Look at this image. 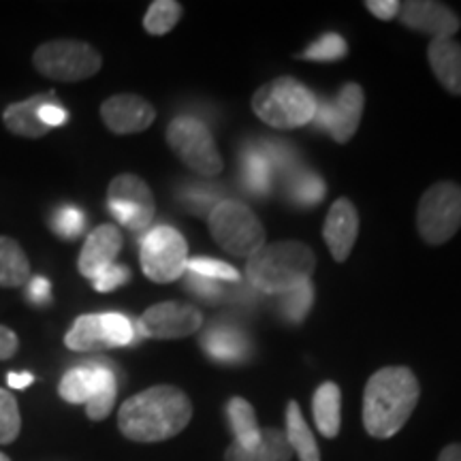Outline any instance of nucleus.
Here are the masks:
<instances>
[{
    "mask_svg": "<svg viewBox=\"0 0 461 461\" xmlns=\"http://www.w3.org/2000/svg\"><path fill=\"white\" fill-rule=\"evenodd\" d=\"M203 325V316L188 303L163 302L148 308L137 321V331L152 339H180L197 333Z\"/></svg>",
    "mask_w": 461,
    "mask_h": 461,
    "instance_id": "ddd939ff",
    "label": "nucleus"
},
{
    "mask_svg": "<svg viewBox=\"0 0 461 461\" xmlns=\"http://www.w3.org/2000/svg\"><path fill=\"white\" fill-rule=\"evenodd\" d=\"M316 257L302 241H278L263 246L246 263V278L267 295H282L312 278Z\"/></svg>",
    "mask_w": 461,
    "mask_h": 461,
    "instance_id": "7ed1b4c3",
    "label": "nucleus"
},
{
    "mask_svg": "<svg viewBox=\"0 0 461 461\" xmlns=\"http://www.w3.org/2000/svg\"><path fill=\"white\" fill-rule=\"evenodd\" d=\"M420 395L412 370L391 366L378 370L363 391V425L372 438L395 436L408 423Z\"/></svg>",
    "mask_w": 461,
    "mask_h": 461,
    "instance_id": "f03ea898",
    "label": "nucleus"
},
{
    "mask_svg": "<svg viewBox=\"0 0 461 461\" xmlns=\"http://www.w3.org/2000/svg\"><path fill=\"white\" fill-rule=\"evenodd\" d=\"M325 182L321 180V176H316L312 171H295V176L291 177L288 184V197L293 203L302 207H312L321 203L325 197Z\"/></svg>",
    "mask_w": 461,
    "mask_h": 461,
    "instance_id": "cd10ccee",
    "label": "nucleus"
},
{
    "mask_svg": "<svg viewBox=\"0 0 461 461\" xmlns=\"http://www.w3.org/2000/svg\"><path fill=\"white\" fill-rule=\"evenodd\" d=\"M241 184L248 193L257 194V197H265L269 194L274 184V167L265 158V154L258 149V146H246L241 149Z\"/></svg>",
    "mask_w": 461,
    "mask_h": 461,
    "instance_id": "5701e85b",
    "label": "nucleus"
},
{
    "mask_svg": "<svg viewBox=\"0 0 461 461\" xmlns=\"http://www.w3.org/2000/svg\"><path fill=\"white\" fill-rule=\"evenodd\" d=\"M31 297L34 303H48L51 297V286L45 278L31 280Z\"/></svg>",
    "mask_w": 461,
    "mask_h": 461,
    "instance_id": "79ce46f5",
    "label": "nucleus"
},
{
    "mask_svg": "<svg viewBox=\"0 0 461 461\" xmlns=\"http://www.w3.org/2000/svg\"><path fill=\"white\" fill-rule=\"evenodd\" d=\"M400 5L397 0H367L366 7L370 9L372 15H376L378 20H393L400 14Z\"/></svg>",
    "mask_w": 461,
    "mask_h": 461,
    "instance_id": "ea45409f",
    "label": "nucleus"
},
{
    "mask_svg": "<svg viewBox=\"0 0 461 461\" xmlns=\"http://www.w3.org/2000/svg\"><path fill=\"white\" fill-rule=\"evenodd\" d=\"M17 348H20V338L14 330L0 325V361H7L15 357Z\"/></svg>",
    "mask_w": 461,
    "mask_h": 461,
    "instance_id": "a19ab883",
    "label": "nucleus"
},
{
    "mask_svg": "<svg viewBox=\"0 0 461 461\" xmlns=\"http://www.w3.org/2000/svg\"><path fill=\"white\" fill-rule=\"evenodd\" d=\"M103 319V327H105L107 339L112 344V348H118V346H131L137 339V331L135 325L126 319L124 314H101Z\"/></svg>",
    "mask_w": 461,
    "mask_h": 461,
    "instance_id": "72a5a7b5",
    "label": "nucleus"
},
{
    "mask_svg": "<svg viewBox=\"0 0 461 461\" xmlns=\"http://www.w3.org/2000/svg\"><path fill=\"white\" fill-rule=\"evenodd\" d=\"M140 261L143 274L152 282L167 285L180 280L188 267V244L180 230L154 227L143 233L140 244Z\"/></svg>",
    "mask_w": 461,
    "mask_h": 461,
    "instance_id": "9d476101",
    "label": "nucleus"
},
{
    "mask_svg": "<svg viewBox=\"0 0 461 461\" xmlns=\"http://www.w3.org/2000/svg\"><path fill=\"white\" fill-rule=\"evenodd\" d=\"M286 440L293 453H297L299 461H321V451L316 445L312 429L305 423L302 408L297 402H288L286 406Z\"/></svg>",
    "mask_w": 461,
    "mask_h": 461,
    "instance_id": "bb28decb",
    "label": "nucleus"
},
{
    "mask_svg": "<svg viewBox=\"0 0 461 461\" xmlns=\"http://www.w3.org/2000/svg\"><path fill=\"white\" fill-rule=\"evenodd\" d=\"M417 229L429 246L447 244L461 229V186L438 182L425 190L417 207Z\"/></svg>",
    "mask_w": 461,
    "mask_h": 461,
    "instance_id": "1a4fd4ad",
    "label": "nucleus"
},
{
    "mask_svg": "<svg viewBox=\"0 0 461 461\" xmlns=\"http://www.w3.org/2000/svg\"><path fill=\"white\" fill-rule=\"evenodd\" d=\"M182 17V5L176 0H157L149 5L146 17H143V28L148 34L160 37L176 28Z\"/></svg>",
    "mask_w": 461,
    "mask_h": 461,
    "instance_id": "c85d7f7f",
    "label": "nucleus"
},
{
    "mask_svg": "<svg viewBox=\"0 0 461 461\" xmlns=\"http://www.w3.org/2000/svg\"><path fill=\"white\" fill-rule=\"evenodd\" d=\"M101 118L115 135H135L148 131L157 120V109L140 95H113L101 105Z\"/></svg>",
    "mask_w": 461,
    "mask_h": 461,
    "instance_id": "2eb2a0df",
    "label": "nucleus"
},
{
    "mask_svg": "<svg viewBox=\"0 0 461 461\" xmlns=\"http://www.w3.org/2000/svg\"><path fill=\"white\" fill-rule=\"evenodd\" d=\"M438 461H461V445H448L447 448H442Z\"/></svg>",
    "mask_w": 461,
    "mask_h": 461,
    "instance_id": "c03bdc74",
    "label": "nucleus"
},
{
    "mask_svg": "<svg viewBox=\"0 0 461 461\" xmlns=\"http://www.w3.org/2000/svg\"><path fill=\"white\" fill-rule=\"evenodd\" d=\"M50 103H60L56 99L54 92H41V95H34L31 99L11 103L5 107L3 112V122L7 126L9 132H14L17 137H26V140H39L45 137L51 131L50 126H45L39 118L43 105Z\"/></svg>",
    "mask_w": 461,
    "mask_h": 461,
    "instance_id": "a211bd4d",
    "label": "nucleus"
},
{
    "mask_svg": "<svg viewBox=\"0 0 461 461\" xmlns=\"http://www.w3.org/2000/svg\"><path fill=\"white\" fill-rule=\"evenodd\" d=\"M51 229H54L60 238L75 240L84 233L86 216L77 210V207L67 205L62 207V210H58L54 218H51Z\"/></svg>",
    "mask_w": 461,
    "mask_h": 461,
    "instance_id": "f704fd0d",
    "label": "nucleus"
},
{
    "mask_svg": "<svg viewBox=\"0 0 461 461\" xmlns=\"http://www.w3.org/2000/svg\"><path fill=\"white\" fill-rule=\"evenodd\" d=\"M280 299V312L286 321L291 322H302L308 316L310 310L314 305V286L312 282H303L291 291L278 295Z\"/></svg>",
    "mask_w": 461,
    "mask_h": 461,
    "instance_id": "c756f323",
    "label": "nucleus"
},
{
    "mask_svg": "<svg viewBox=\"0 0 461 461\" xmlns=\"http://www.w3.org/2000/svg\"><path fill=\"white\" fill-rule=\"evenodd\" d=\"M342 393L336 383H322L316 389L314 400H312V411L316 428L325 438H336L339 434V425H342Z\"/></svg>",
    "mask_w": 461,
    "mask_h": 461,
    "instance_id": "b1692460",
    "label": "nucleus"
},
{
    "mask_svg": "<svg viewBox=\"0 0 461 461\" xmlns=\"http://www.w3.org/2000/svg\"><path fill=\"white\" fill-rule=\"evenodd\" d=\"M186 272H188V269H186ZM186 288L190 293H194L197 297L205 299V302H218V299H221L222 293H224L222 282L205 278V276H199V274H193V272L186 274Z\"/></svg>",
    "mask_w": 461,
    "mask_h": 461,
    "instance_id": "4c0bfd02",
    "label": "nucleus"
},
{
    "mask_svg": "<svg viewBox=\"0 0 461 461\" xmlns=\"http://www.w3.org/2000/svg\"><path fill=\"white\" fill-rule=\"evenodd\" d=\"M167 143L188 169L203 177H214L224 169L214 137L201 120L193 115H177L167 126Z\"/></svg>",
    "mask_w": 461,
    "mask_h": 461,
    "instance_id": "6e6552de",
    "label": "nucleus"
},
{
    "mask_svg": "<svg viewBox=\"0 0 461 461\" xmlns=\"http://www.w3.org/2000/svg\"><path fill=\"white\" fill-rule=\"evenodd\" d=\"M319 99L308 86L293 77H278L263 84L252 96V112L274 129L291 131L310 124Z\"/></svg>",
    "mask_w": 461,
    "mask_h": 461,
    "instance_id": "20e7f679",
    "label": "nucleus"
},
{
    "mask_svg": "<svg viewBox=\"0 0 461 461\" xmlns=\"http://www.w3.org/2000/svg\"><path fill=\"white\" fill-rule=\"evenodd\" d=\"M32 65L43 77L54 82H84L101 71L103 58L86 41L75 39H56L41 43L32 54Z\"/></svg>",
    "mask_w": 461,
    "mask_h": 461,
    "instance_id": "423d86ee",
    "label": "nucleus"
},
{
    "mask_svg": "<svg viewBox=\"0 0 461 461\" xmlns=\"http://www.w3.org/2000/svg\"><path fill=\"white\" fill-rule=\"evenodd\" d=\"M22 431V414L14 393L0 389V445H11Z\"/></svg>",
    "mask_w": 461,
    "mask_h": 461,
    "instance_id": "2f4dec72",
    "label": "nucleus"
},
{
    "mask_svg": "<svg viewBox=\"0 0 461 461\" xmlns=\"http://www.w3.org/2000/svg\"><path fill=\"white\" fill-rule=\"evenodd\" d=\"M58 393L68 403H86L92 420L107 419L118 397V378L105 366H79L68 370L58 384Z\"/></svg>",
    "mask_w": 461,
    "mask_h": 461,
    "instance_id": "0eeeda50",
    "label": "nucleus"
},
{
    "mask_svg": "<svg viewBox=\"0 0 461 461\" xmlns=\"http://www.w3.org/2000/svg\"><path fill=\"white\" fill-rule=\"evenodd\" d=\"M41 122L50 129H56V126H62L68 120V113L65 112V107L60 103H50V105L41 107V113H39Z\"/></svg>",
    "mask_w": 461,
    "mask_h": 461,
    "instance_id": "58836bf2",
    "label": "nucleus"
},
{
    "mask_svg": "<svg viewBox=\"0 0 461 461\" xmlns=\"http://www.w3.org/2000/svg\"><path fill=\"white\" fill-rule=\"evenodd\" d=\"M122 250V233L115 224H101L86 238V244L79 252V274L86 280H95L103 269L115 263V257Z\"/></svg>",
    "mask_w": 461,
    "mask_h": 461,
    "instance_id": "dca6fc26",
    "label": "nucleus"
},
{
    "mask_svg": "<svg viewBox=\"0 0 461 461\" xmlns=\"http://www.w3.org/2000/svg\"><path fill=\"white\" fill-rule=\"evenodd\" d=\"M107 210L122 227L135 233H146L154 222L157 203L146 180L135 173H122L109 182Z\"/></svg>",
    "mask_w": 461,
    "mask_h": 461,
    "instance_id": "9b49d317",
    "label": "nucleus"
},
{
    "mask_svg": "<svg viewBox=\"0 0 461 461\" xmlns=\"http://www.w3.org/2000/svg\"><path fill=\"white\" fill-rule=\"evenodd\" d=\"M258 149L265 154V158L269 160V165L274 167V171H291L295 167L297 152L291 148V143L286 141H261Z\"/></svg>",
    "mask_w": 461,
    "mask_h": 461,
    "instance_id": "c9c22d12",
    "label": "nucleus"
},
{
    "mask_svg": "<svg viewBox=\"0 0 461 461\" xmlns=\"http://www.w3.org/2000/svg\"><path fill=\"white\" fill-rule=\"evenodd\" d=\"M227 414L235 436V445L246 448V451L257 448L261 442V428H258L255 408L250 406V402H246L244 397H233L227 403Z\"/></svg>",
    "mask_w": 461,
    "mask_h": 461,
    "instance_id": "a878e982",
    "label": "nucleus"
},
{
    "mask_svg": "<svg viewBox=\"0 0 461 461\" xmlns=\"http://www.w3.org/2000/svg\"><path fill=\"white\" fill-rule=\"evenodd\" d=\"M193 403L182 389L157 384L120 406L118 429L132 442H163L186 429Z\"/></svg>",
    "mask_w": 461,
    "mask_h": 461,
    "instance_id": "f257e3e1",
    "label": "nucleus"
},
{
    "mask_svg": "<svg viewBox=\"0 0 461 461\" xmlns=\"http://www.w3.org/2000/svg\"><path fill=\"white\" fill-rule=\"evenodd\" d=\"M129 280H131V269L126 267V265L113 263L109 265L107 269H103V272L92 280V286H95V291L99 293H112L115 288L124 286Z\"/></svg>",
    "mask_w": 461,
    "mask_h": 461,
    "instance_id": "e433bc0d",
    "label": "nucleus"
},
{
    "mask_svg": "<svg viewBox=\"0 0 461 461\" xmlns=\"http://www.w3.org/2000/svg\"><path fill=\"white\" fill-rule=\"evenodd\" d=\"M357 235H359V214L355 205L348 199H338L322 224V238L338 263H344L350 257Z\"/></svg>",
    "mask_w": 461,
    "mask_h": 461,
    "instance_id": "f3484780",
    "label": "nucleus"
},
{
    "mask_svg": "<svg viewBox=\"0 0 461 461\" xmlns=\"http://www.w3.org/2000/svg\"><path fill=\"white\" fill-rule=\"evenodd\" d=\"M31 282V261L15 240L0 235V288H17Z\"/></svg>",
    "mask_w": 461,
    "mask_h": 461,
    "instance_id": "393cba45",
    "label": "nucleus"
},
{
    "mask_svg": "<svg viewBox=\"0 0 461 461\" xmlns=\"http://www.w3.org/2000/svg\"><path fill=\"white\" fill-rule=\"evenodd\" d=\"M65 344L75 353H96L112 348L101 314H82L75 319L71 330L67 331Z\"/></svg>",
    "mask_w": 461,
    "mask_h": 461,
    "instance_id": "4be33fe9",
    "label": "nucleus"
},
{
    "mask_svg": "<svg viewBox=\"0 0 461 461\" xmlns=\"http://www.w3.org/2000/svg\"><path fill=\"white\" fill-rule=\"evenodd\" d=\"M210 233L229 255L250 258L265 246V229L250 207L235 199L218 201L210 210Z\"/></svg>",
    "mask_w": 461,
    "mask_h": 461,
    "instance_id": "39448f33",
    "label": "nucleus"
},
{
    "mask_svg": "<svg viewBox=\"0 0 461 461\" xmlns=\"http://www.w3.org/2000/svg\"><path fill=\"white\" fill-rule=\"evenodd\" d=\"M203 353L218 363H241L250 355V339L230 325H214L201 336Z\"/></svg>",
    "mask_w": 461,
    "mask_h": 461,
    "instance_id": "6ab92c4d",
    "label": "nucleus"
},
{
    "mask_svg": "<svg viewBox=\"0 0 461 461\" xmlns=\"http://www.w3.org/2000/svg\"><path fill=\"white\" fill-rule=\"evenodd\" d=\"M397 17L411 31L428 34L431 41L453 39V34L461 26L459 15L451 7L436 3V0H408V3H402Z\"/></svg>",
    "mask_w": 461,
    "mask_h": 461,
    "instance_id": "4468645a",
    "label": "nucleus"
},
{
    "mask_svg": "<svg viewBox=\"0 0 461 461\" xmlns=\"http://www.w3.org/2000/svg\"><path fill=\"white\" fill-rule=\"evenodd\" d=\"M188 272L205 276V278L218 280V282H241V274L233 265L218 261V258H207V257H197L188 261Z\"/></svg>",
    "mask_w": 461,
    "mask_h": 461,
    "instance_id": "473e14b6",
    "label": "nucleus"
},
{
    "mask_svg": "<svg viewBox=\"0 0 461 461\" xmlns=\"http://www.w3.org/2000/svg\"><path fill=\"white\" fill-rule=\"evenodd\" d=\"M363 107H366V95L359 84H346L338 92L336 99H322L316 107V115L312 122L319 129L327 131L338 143H346L353 140L359 129Z\"/></svg>",
    "mask_w": 461,
    "mask_h": 461,
    "instance_id": "f8f14e48",
    "label": "nucleus"
},
{
    "mask_svg": "<svg viewBox=\"0 0 461 461\" xmlns=\"http://www.w3.org/2000/svg\"><path fill=\"white\" fill-rule=\"evenodd\" d=\"M428 60L442 88L461 96V43L455 39H438L428 48Z\"/></svg>",
    "mask_w": 461,
    "mask_h": 461,
    "instance_id": "aec40b11",
    "label": "nucleus"
},
{
    "mask_svg": "<svg viewBox=\"0 0 461 461\" xmlns=\"http://www.w3.org/2000/svg\"><path fill=\"white\" fill-rule=\"evenodd\" d=\"M348 54V45L339 34L327 32L322 37L316 39L314 43L308 45V50L302 51L299 58L303 60H314V62H336Z\"/></svg>",
    "mask_w": 461,
    "mask_h": 461,
    "instance_id": "7c9ffc66",
    "label": "nucleus"
},
{
    "mask_svg": "<svg viewBox=\"0 0 461 461\" xmlns=\"http://www.w3.org/2000/svg\"><path fill=\"white\" fill-rule=\"evenodd\" d=\"M293 448L288 445L286 434L274 428L261 429V442L252 451L238 447L233 442L224 453V461H291Z\"/></svg>",
    "mask_w": 461,
    "mask_h": 461,
    "instance_id": "412c9836",
    "label": "nucleus"
},
{
    "mask_svg": "<svg viewBox=\"0 0 461 461\" xmlns=\"http://www.w3.org/2000/svg\"><path fill=\"white\" fill-rule=\"evenodd\" d=\"M32 380H34V376H32V374H28V372H22V374L11 372L7 376V383H9L11 389H26L28 384H32Z\"/></svg>",
    "mask_w": 461,
    "mask_h": 461,
    "instance_id": "37998d69",
    "label": "nucleus"
},
{
    "mask_svg": "<svg viewBox=\"0 0 461 461\" xmlns=\"http://www.w3.org/2000/svg\"><path fill=\"white\" fill-rule=\"evenodd\" d=\"M0 461H11V459L5 453H0Z\"/></svg>",
    "mask_w": 461,
    "mask_h": 461,
    "instance_id": "a18cd8bd",
    "label": "nucleus"
}]
</instances>
